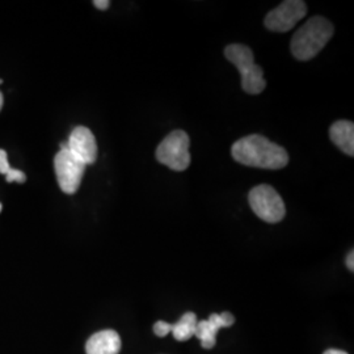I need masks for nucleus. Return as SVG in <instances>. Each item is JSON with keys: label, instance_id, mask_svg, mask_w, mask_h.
<instances>
[{"label": "nucleus", "instance_id": "20e7f679", "mask_svg": "<svg viewBox=\"0 0 354 354\" xmlns=\"http://www.w3.org/2000/svg\"><path fill=\"white\" fill-rule=\"evenodd\" d=\"M189 136L184 130L169 133L156 149V160L177 171L183 172L190 165Z\"/></svg>", "mask_w": 354, "mask_h": 354}, {"label": "nucleus", "instance_id": "4468645a", "mask_svg": "<svg viewBox=\"0 0 354 354\" xmlns=\"http://www.w3.org/2000/svg\"><path fill=\"white\" fill-rule=\"evenodd\" d=\"M6 180L8 181V183H13V181H16V183H26V176L24 172H21V171H19V169H13L11 168L10 171H8V174L6 175Z\"/></svg>", "mask_w": 354, "mask_h": 354}, {"label": "nucleus", "instance_id": "6ab92c4d", "mask_svg": "<svg viewBox=\"0 0 354 354\" xmlns=\"http://www.w3.org/2000/svg\"><path fill=\"white\" fill-rule=\"evenodd\" d=\"M1 108H3V95L0 92V111H1Z\"/></svg>", "mask_w": 354, "mask_h": 354}, {"label": "nucleus", "instance_id": "f8f14e48", "mask_svg": "<svg viewBox=\"0 0 354 354\" xmlns=\"http://www.w3.org/2000/svg\"><path fill=\"white\" fill-rule=\"evenodd\" d=\"M197 317L193 313H187L185 315L177 322L176 324H172V335L177 342H187L194 336L196 327H197Z\"/></svg>", "mask_w": 354, "mask_h": 354}, {"label": "nucleus", "instance_id": "1a4fd4ad", "mask_svg": "<svg viewBox=\"0 0 354 354\" xmlns=\"http://www.w3.org/2000/svg\"><path fill=\"white\" fill-rule=\"evenodd\" d=\"M235 323V317L228 311L222 314H212L209 319L197 323L194 336L201 342L205 349L214 348L216 342V333L221 328L231 327Z\"/></svg>", "mask_w": 354, "mask_h": 354}, {"label": "nucleus", "instance_id": "9d476101", "mask_svg": "<svg viewBox=\"0 0 354 354\" xmlns=\"http://www.w3.org/2000/svg\"><path fill=\"white\" fill-rule=\"evenodd\" d=\"M121 351V337L113 329L96 332L86 344L87 354H118Z\"/></svg>", "mask_w": 354, "mask_h": 354}, {"label": "nucleus", "instance_id": "0eeeda50", "mask_svg": "<svg viewBox=\"0 0 354 354\" xmlns=\"http://www.w3.org/2000/svg\"><path fill=\"white\" fill-rule=\"evenodd\" d=\"M307 11V4L302 0H286L266 15L264 24L272 32L285 33L297 26Z\"/></svg>", "mask_w": 354, "mask_h": 354}, {"label": "nucleus", "instance_id": "ddd939ff", "mask_svg": "<svg viewBox=\"0 0 354 354\" xmlns=\"http://www.w3.org/2000/svg\"><path fill=\"white\" fill-rule=\"evenodd\" d=\"M171 330H172V324L163 322V320L156 322L155 326H153V332L159 337H165L168 333H171Z\"/></svg>", "mask_w": 354, "mask_h": 354}, {"label": "nucleus", "instance_id": "f03ea898", "mask_svg": "<svg viewBox=\"0 0 354 354\" xmlns=\"http://www.w3.org/2000/svg\"><path fill=\"white\" fill-rule=\"evenodd\" d=\"M332 23L322 16L311 17L291 38L290 49L298 61H310L322 51L333 36Z\"/></svg>", "mask_w": 354, "mask_h": 354}, {"label": "nucleus", "instance_id": "f257e3e1", "mask_svg": "<svg viewBox=\"0 0 354 354\" xmlns=\"http://www.w3.org/2000/svg\"><path fill=\"white\" fill-rule=\"evenodd\" d=\"M231 155L241 165L264 169H281L289 163V155L283 147L259 134L236 140L231 147Z\"/></svg>", "mask_w": 354, "mask_h": 354}, {"label": "nucleus", "instance_id": "39448f33", "mask_svg": "<svg viewBox=\"0 0 354 354\" xmlns=\"http://www.w3.org/2000/svg\"><path fill=\"white\" fill-rule=\"evenodd\" d=\"M248 201L253 213L268 223H279L286 214V206L279 192L268 184L254 187Z\"/></svg>", "mask_w": 354, "mask_h": 354}, {"label": "nucleus", "instance_id": "dca6fc26", "mask_svg": "<svg viewBox=\"0 0 354 354\" xmlns=\"http://www.w3.org/2000/svg\"><path fill=\"white\" fill-rule=\"evenodd\" d=\"M93 6H95L97 10L105 11V10L109 8L111 1H109V0H95V1H93Z\"/></svg>", "mask_w": 354, "mask_h": 354}, {"label": "nucleus", "instance_id": "6e6552de", "mask_svg": "<svg viewBox=\"0 0 354 354\" xmlns=\"http://www.w3.org/2000/svg\"><path fill=\"white\" fill-rule=\"evenodd\" d=\"M67 149L84 165H93L97 159V142L88 127H76L67 142Z\"/></svg>", "mask_w": 354, "mask_h": 354}, {"label": "nucleus", "instance_id": "aec40b11", "mask_svg": "<svg viewBox=\"0 0 354 354\" xmlns=\"http://www.w3.org/2000/svg\"><path fill=\"white\" fill-rule=\"evenodd\" d=\"M1 209H3V206H1V203H0V212H1Z\"/></svg>", "mask_w": 354, "mask_h": 354}, {"label": "nucleus", "instance_id": "2eb2a0df", "mask_svg": "<svg viewBox=\"0 0 354 354\" xmlns=\"http://www.w3.org/2000/svg\"><path fill=\"white\" fill-rule=\"evenodd\" d=\"M10 169H11V167H10V163H8L7 152L4 151V150H0V174L7 175Z\"/></svg>", "mask_w": 354, "mask_h": 354}, {"label": "nucleus", "instance_id": "7ed1b4c3", "mask_svg": "<svg viewBox=\"0 0 354 354\" xmlns=\"http://www.w3.org/2000/svg\"><path fill=\"white\" fill-rule=\"evenodd\" d=\"M228 61L239 70L241 75V87L250 95H259L266 87L263 68L254 64L253 53L248 46L241 44L228 45L225 49Z\"/></svg>", "mask_w": 354, "mask_h": 354}, {"label": "nucleus", "instance_id": "a211bd4d", "mask_svg": "<svg viewBox=\"0 0 354 354\" xmlns=\"http://www.w3.org/2000/svg\"><path fill=\"white\" fill-rule=\"evenodd\" d=\"M323 354H348L346 352H344V351H339V349H328V351H326Z\"/></svg>", "mask_w": 354, "mask_h": 354}, {"label": "nucleus", "instance_id": "f3484780", "mask_svg": "<svg viewBox=\"0 0 354 354\" xmlns=\"http://www.w3.org/2000/svg\"><path fill=\"white\" fill-rule=\"evenodd\" d=\"M346 266H348V269L351 270V272H353L354 270V252L353 251H351V253L348 254V257H346Z\"/></svg>", "mask_w": 354, "mask_h": 354}, {"label": "nucleus", "instance_id": "9b49d317", "mask_svg": "<svg viewBox=\"0 0 354 354\" xmlns=\"http://www.w3.org/2000/svg\"><path fill=\"white\" fill-rule=\"evenodd\" d=\"M332 142L349 156L354 155V124L351 121H336L329 129Z\"/></svg>", "mask_w": 354, "mask_h": 354}, {"label": "nucleus", "instance_id": "423d86ee", "mask_svg": "<svg viewBox=\"0 0 354 354\" xmlns=\"http://www.w3.org/2000/svg\"><path fill=\"white\" fill-rule=\"evenodd\" d=\"M86 167L73 152L67 149V142L61 145V150L54 158L55 175L61 190L66 194H74L79 189Z\"/></svg>", "mask_w": 354, "mask_h": 354}]
</instances>
